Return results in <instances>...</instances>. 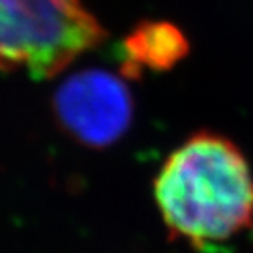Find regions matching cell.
Wrapping results in <instances>:
<instances>
[{"label": "cell", "instance_id": "obj_2", "mask_svg": "<svg viewBox=\"0 0 253 253\" xmlns=\"http://www.w3.org/2000/svg\"><path fill=\"white\" fill-rule=\"evenodd\" d=\"M105 38L83 0H0V69L59 74Z\"/></svg>", "mask_w": 253, "mask_h": 253}, {"label": "cell", "instance_id": "obj_4", "mask_svg": "<svg viewBox=\"0 0 253 253\" xmlns=\"http://www.w3.org/2000/svg\"><path fill=\"white\" fill-rule=\"evenodd\" d=\"M125 69L130 76L141 69H168L188 53V40L174 25L146 22L138 25L124 42Z\"/></svg>", "mask_w": 253, "mask_h": 253}, {"label": "cell", "instance_id": "obj_1", "mask_svg": "<svg viewBox=\"0 0 253 253\" xmlns=\"http://www.w3.org/2000/svg\"><path fill=\"white\" fill-rule=\"evenodd\" d=\"M155 199L174 237L196 247L230 239L253 220V178L225 136L199 131L176 148L155 179Z\"/></svg>", "mask_w": 253, "mask_h": 253}, {"label": "cell", "instance_id": "obj_3", "mask_svg": "<svg viewBox=\"0 0 253 253\" xmlns=\"http://www.w3.org/2000/svg\"><path fill=\"white\" fill-rule=\"evenodd\" d=\"M54 115L69 136L90 148H105L126 133L133 97L122 79L90 68L71 74L54 92Z\"/></svg>", "mask_w": 253, "mask_h": 253}]
</instances>
